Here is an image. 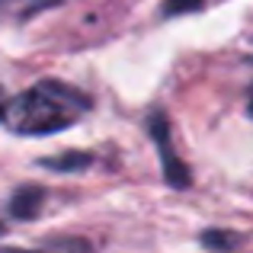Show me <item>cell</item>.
Wrapping results in <instances>:
<instances>
[{
	"instance_id": "2",
	"label": "cell",
	"mask_w": 253,
	"mask_h": 253,
	"mask_svg": "<svg viewBox=\"0 0 253 253\" xmlns=\"http://www.w3.org/2000/svg\"><path fill=\"white\" fill-rule=\"evenodd\" d=\"M148 131H151V138H154V144H157V154H161V170H164V179H167L173 189H186V186L192 183V176H189V167L183 164V157H176V154H173L170 122H167V116H164L161 109H157L154 116L148 119Z\"/></svg>"
},
{
	"instance_id": "6",
	"label": "cell",
	"mask_w": 253,
	"mask_h": 253,
	"mask_svg": "<svg viewBox=\"0 0 253 253\" xmlns=\"http://www.w3.org/2000/svg\"><path fill=\"white\" fill-rule=\"evenodd\" d=\"M202 3H205V0H164L161 13H164V16H176V13H196V10H202Z\"/></svg>"
},
{
	"instance_id": "11",
	"label": "cell",
	"mask_w": 253,
	"mask_h": 253,
	"mask_svg": "<svg viewBox=\"0 0 253 253\" xmlns=\"http://www.w3.org/2000/svg\"><path fill=\"white\" fill-rule=\"evenodd\" d=\"M0 3H6V0H0Z\"/></svg>"
},
{
	"instance_id": "1",
	"label": "cell",
	"mask_w": 253,
	"mask_h": 253,
	"mask_svg": "<svg viewBox=\"0 0 253 253\" xmlns=\"http://www.w3.org/2000/svg\"><path fill=\"white\" fill-rule=\"evenodd\" d=\"M93 109L90 96L64 81H39L10 99L6 128L23 138H45L74 128Z\"/></svg>"
},
{
	"instance_id": "5",
	"label": "cell",
	"mask_w": 253,
	"mask_h": 253,
	"mask_svg": "<svg viewBox=\"0 0 253 253\" xmlns=\"http://www.w3.org/2000/svg\"><path fill=\"white\" fill-rule=\"evenodd\" d=\"M202 244L209 250H234V244H241V237L231 234V231H205Z\"/></svg>"
},
{
	"instance_id": "4",
	"label": "cell",
	"mask_w": 253,
	"mask_h": 253,
	"mask_svg": "<svg viewBox=\"0 0 253 253\" xmlns=\"http://www.w3.org/2000/svg\"><path fill=\"white\" fill-rule=\"evenodd\" d=\"M45 170H55V173H81L93 164V154H84V151H68V154H58V157H42Z\"/></svg>"
},
{
	"instance_id": "3",
	"label": "cell",
	"mask_w": 253,
	"mask_h": 253,
	"mask_svg": "<svg viewBox=\"0 0 253 253\" xmlns=\"http://www.w3.org/2000/svg\"><path fill=\"white\" fill-rule=\"evenodd\" d=\"M42 205H45V189L42 186H36V183L19 186V189L10 196V215L29 221V218H36L39 211H42Z\"/></svg>"
},
{
	"instance_id": "9",
	"label": "cell",
	"mask_w": 253,
	"mask_h": 253,
	"mask_svg": "<svg viewBox=\"0 0 253 253\" xmlns=\"http://www.w3.org/2000/svg\"><path fill=\"white\" fill-rule=\"evenodd\" d=\"M10 253H42V250H10ZM77 253H86V250H77Z\"/></svg>"
},
{
	"instance_id": "10",
	"label": "cell",
	"mask_w": 253,
	"mask_h": 253,
	"mask_svg": "<svg viewBox=\"0 0 253 253\" xmlns=\"http://www.w3.org/2000/svg\"><path fill=\"white\" fill-rule=\"evenodd\" d=\"M3 231H6V224H0V237H3Z\"/></svg>"
},
{
	"instance_id": "7",
	"label": "cell",
	"mask_w": 253,
	"mask_h": 253,
	"mask_svg": "<svg viewBox=\"0 0 253 253\" xmlns=\"http://www.w3.org/2000/svg\"><path fill=\"white\" fill-rule=\"evenodd\" d=\"M6 109H10V103H6V93L0 86V122H6Z\"/></svg>"
},
{
	"instance_id": "8",
	"label": "cell",
	"mask_w": 253,
	"mask_h": 253,
	"mask_svg": "<svg viewBox=\"0 0 253 253\" xmlns=\"http://www.w3.org/2000/svg\"><path fill=\"white\" fill-rule=\"evenodd\" d=\"M247 116L253 119V86H250V96H247Z\"/></svg>"
}]
</instances>
